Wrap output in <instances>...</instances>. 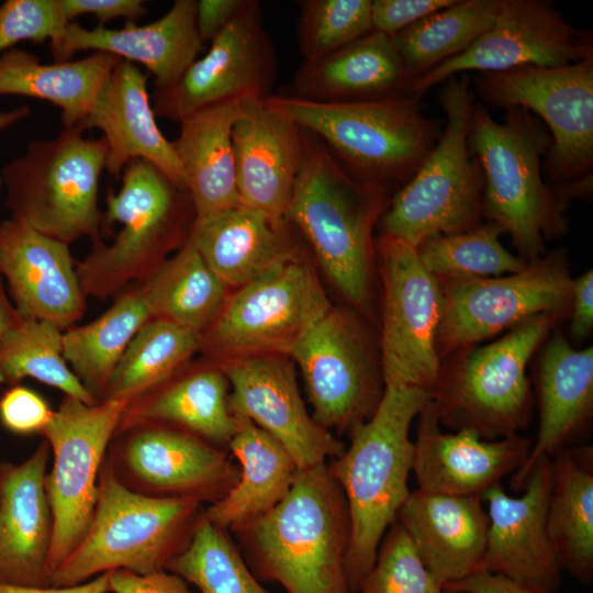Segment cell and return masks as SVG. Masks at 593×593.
<instances>
[{
    "instance_id": "cell-57",
    "label": "cell",
    "mask_w": 593,
    "mask_h": 593,
    "mask_svg": "<svg viewBox=\"0 0 593 593\" xmlns=\"http://www.w3.org/2000/svg\"><path fill=\"white\" fill-rule=\"evenodd\" d=\"M3 187V182H2V179H1V176H0V189Z\"/></svg>"
},
{
    "instance_id": "cell-40",
    "label": "cell",
    "mask_w": 593,
    "mask_h": 593,
    "mask_svg": "<svg viewBox=\"0 0 593 593\" xmlns=\"http://www.w3.org/2000/svg\"><path fill=\"white\" fill-rule=\"evenodd\" d=\"M201 345V335L166 320L150 318L121 357L103 401L128 403L179 371Z\"/></svg>"
},
{
    "instance_id": "cell-14",
    "label": "cell",
    "mask_w": 593,
    "mask_h": 593,
    "mask_svg": "<svg viewBox=\"0 0 593 593\" xmlns=\"http://www.w3.org/2000/svg\"><path fill=\"white\" fill-rule=\"evenodd\" d=\"M443 315L437 349L443 361L538 314H570L573 278L564 250L497 277L438 279Z\"/></svg>"
},
{
    "instance_id": "cell-15",
    "label": "cell",
    "mask_w": 593,
    "mask_h": 593,
    "mask_svg": "<svg viewBox=\"0 0 593 593\" xmlns=\"http://www.w3.org/2000/svg\"><path fill=\"white\" fill-rule=\"evenodd\" d=\"M382 280L380 360L384 385L432 393L441 360L437 336L443 315L439 280L417 249L387 235L374 243Z\"/></svg>"
},
{
    "instance_id": "cell-47",
    "label": "cell",
    "mask_w": 593,
    "mask_h": 593,
    "mask_svg": "<svg viewBox=\"0 0 593 593\" xmlns=\"http://www.w3.org/2000/svg\"><path fill=\"white\" fill-rule=\"evenodd\" d=\"M53 414L40 393L22 384L9 387L0 396V423L15 435H41Z\"/></svg>"
},
{
    "instance_id": "cell-51",
    "label": "cell",
    "mask_w": 593,
    "mask_h": 593,
    "mask_svg": "<svg viewBox=\"0 0 593 593\" xmlns=\"http://www.w3.org/2000/svg\"><path fill=\"white\" fill-rule=\"evenodd\" d=\"M444 589L448 593H558L538 584L486 571H479L458 581L446 583Z\"/></svg>"
},
{
    "instance_id": "cell-26",
    "label": "cell",
    "mask_w": 593,
    "mask_h": 593,
    "mask_svg": "<svg viewBox=\"0 0 593 593\" xmlns=\"http://www.w3.org/2000/svg\"><path fill=\"white\" fill-rule=\"evenodd\" d=\"M195 13V0H176L164 16L142 26L126 21L118 30L101 25L85 29L70 22L49 49L55 63L69 61L74 54L87 49L137 61L154 76L155 90H167L181 79L202 47Z\"/></svg>"
},
{
    "instance_id": "cell-23",
    "label": "cell",
    "mask_w": 593,
    "mask_h": 593,
    "mask_svg": "<svg viewBox=\"0 0 593 593\" xmlns=\"http://www.w3.org/2000/svg\"><path fill=\"white\" fill-rule=\"evenodd\" d=\"M0 273L21 318L46 321L66 331L86 313L69 245L21 220L0 223Z\"/></svg>"
},
{
    "instance_id": "cell-45",
    "label": "cell",
    "mask_w": 593,
    "mask_h": 593,
    "mask_svg": "<svg viewBox=\"0 0 593 593\" xmlns=\"http://www.w3.org/2000/svg\"><path fill=\"white\" fill-rule=\"evenodd\" d=\"M359 593H448L425 567L404 528L394 521L378 548Z\"/></svg>"
},
{
    "instance_id": "cell-21",
    "label": "cell",
    "mask_w": 593,
    "mask_h": 593,
    "mask_svg": "<svg viewBox=\"0 0 593 593\" xmlns=\"http://www.w3.org/2000/svg\"><path fill=\"white\" fill-rule=\"evenodd\" d=\"M550 486V458L544 457L529 470L521 496L508 495L501 483L481 495L488 504L489 529L479 571L558 592L562 568L547 526Z\"/></svg>"
},
{
    "instance_id": "cell-31",
    "label": "cell",
    "mask_w": 593,
    "mask_h": 593,
    "mask_svg": "<svg viewBox=\"0 0 593 593\" xmlns=\"http://www.w3.org/2000/svg\"><path fill=\"white\" fill-rule=\"evenodd\" d=\"M288 224L238 204L210 219L194 220L189 238L227 288H239L299 256Z\"/></svg>"
},
{
    "instance_id": "cell-17",
    "label": "cell",
    "mask_w": 593,
    "mask_h": 593,
    "mask_svg": "<svg viewBox=\"0 0 593 593\" xmlns=\"http://www.w3.org/2000/svg\"><path fill=\"white\" fill-rule=\"evenodd\" d=\"M105 461L118 480L134 492L201 504L222 499L238 479V470L219 446L156 423L116 430Z\"/></svg>"
},
{
    "instance_id": "cell-48",
    "label": "cell",
    "mask_w": 593,
    "mask_h": 593,
    "mask_svg": "<svg viewBox=\"0 0 593 593\" xmlns=\"http://www.w3.org/2000/svg\"><path fill=\"white\" fill-rule=\"evenodd\" d=\"M456 0H373L372 31L393 36L418 20L445 9Z\"/></svg>"
},
{
    "instance_id": "cell-30",
    "label": "cell",
    "mask_w": 593,
    "mask_h": 593,
    "mask_svg": "<svg viewBox=\"0 0 593 593\" xmlns=\"http://www.w3.org/2000/svg\"><path fill=\"white\" fill-rule=\"evenodd\" d=\"M410 78L392 37L371 31L315 60L303 61L293 78L294 97L347 102L407 93Z\"/></svg>"
},
{
    "instance_id": "cell-18",
    "label": "cell",
    "mask_w": 593,
    "mask_h": 593,
    "mask_svg": "<svg viewBox=\"0 0 593 593\" xmlns=\"http://www.w3.org/2000/svg\"><path fill=\"white\" fill-rule=\"evenodd\" d=\"M593 54L590 32L575 29L545 0H501L492 25L463 53L410 81L421 97L448 78L469 71L501 72L524 66L562 67Z\"/></svg>"
},
{
    "instance_id": "cell-24",
    "label": "cell",
    "mask_w": 593,
    "mask_h": 593,
    "mask_svg": "<svg viewBox=\"0 0 593 593\" xmlns=\"http://www.w3.org/2000/svg\"><path fill=\"white\" fill-rule=\"evenodd\" d=\"M417 418L412 471L424 492L481 496L519 470L533 445L519 434L486 440L470 430L446 433L430 399Z\"/></svg>"
},
{
    "instance_id": "cell-44",
    "label": "cell",
    "mask_w": 593,
    "mask_h": 593,
    "mask_svg": "<svg viewBox=\"0 0 593 593\" xmlns=\"http://www.w3.org/2000/svg\"><path fill=\"white\" fill-rule=\"evenodd\" d=\"M298 4L296 38L303 61L323 57L372 31L371 0H302Z\"/></svg>"
},
{
    "instance_id": "cell-36",
    "label": "cell",
    "mask_w": 593,
    "mask_h": 593,
    "mask_svg": "<svg viewBox=\"0 0 593 593\" xmlns=\"http://www.w3.org/2000/svg\"><path fill=\"white\" fill-rule=\"evenodd\" d=\"M120 60L94 52L78 60L43 64L35 54L12 47L0 54V96L48 101L60 109L64 128L77 127Z\"/></svg>"
},
{
    "instance_id": "cell-13",
    "label": "cell",
    "mask_w": 593,
    "mask_h": 593,
    "mask_svg": "<svg viewBox=\"0 0 593 593\" xmlns=\"http://www.w3.org/2000/svg\"><path fill=\"white\" fill-rule=\"evenodd\" d=\"M127 402L93 405L65 395L41 434L51 449L45 490L53 514L52 574L78 547L91 523L98 480Z\"/></svg>"
},
{
    "instance_id": "cell-52",
    "label": "cell",
    "mask_w": 593,
    "mask_h": 593,
    "mask_svg": "<svg viewBox=\"0 0 593 593\" xmlns=\"http://www.w3.org/2000/svg\"><path fill=\"white\" fill-rule=\"evenodd\" d=\"M247 0L197 1L195 22L202 43L212 42L240 12Z\"/></svg>"
},
{
    "instance_id": "cell-12",
    "label": "cell",
    "mask_w": 593,
    "mask_h": 593,
    "mask_svg": "<svg viewBox=\"0 0 593 593\" xmlns=\"http://www.w3.org/2000/svg\"><path fill=\"white\" fill-rule=\"evenodd\" d=\"M475 90L490 104L519 107L546 123L551 138L546 155L551 189L592 177L593 54L562 67L524 66L479 74Z\"/></svg>"
},
{
    "instance_id": "cell-55",
    "label": "cell",
    "mask_w": 593,
    "mask_h": 593,
    "mask_svg": "<svg viewBox=\"0 0 593 593\" xmlns=\"http://www.w3.org/2000/svg\"><path fill=\"white\" fill-rule=\"evenodd\" d=\"M20 318V315L7 294L3 278L0 273V342L5 333L12 328Z\"/></svg>"
},
{
    "instance_id": "cell-38",
    "label": "cell",
    "mask_w": 593,
    "mask_h": 593,
    "mask_svg": "<svg viewBox=\"0 0 593 593\" xmlns=\"http://www.w3.org/2000/svg\"><path fill=\"white\" fill-rule=\"evenodd\" d=\"M153 318L202 335L222 309L226 284L203 260L190 238L141 282Z\"/></svg>"
},
{
    "instance_id": "cell-5",
    "label": "cell",
    "mask_w": 593,
    "mask_h": 593,
    "mask_svg": "<svg viewBox=\"0 0 593 593\" xmlns=\"http://www.w3.org/2000/svg\"><path fill=\"white\" fill-rule=\"evenodd\" d=\"M567 315H535L494 342L444 359L430 393L440 425L486 440L519 434L530 422L535 401L527 365Z\"/></svg>"
},
{
    "instance_id": "cell-8",
    "label": "cell",
    "mask_w": 593,
    "mask_h": 593,
    "mask_svg": "<svg viewBox=\"0 0 593 593\" xmlns=\"http://www.w3.org/2000/svg\"><path fill=\"white\" fill-rule=\"evenodd\" d=\"M300 127L316 135L339 165L361 181H409L436 144V131L422 113L421 97L316 102L267 96Z\"/></svg>"
},
{
    "instance_id": "cell-56",
    "label": "cell",
    "mask_w": 593,
    "mask_h": 593,
    "mask_svg": "<svg viewBox=\"0 0 593 593\" xmlns=\"http://www.w3.org/2000/svg\"><path fill=\"white\" fill-rule=\"evenodd\" d=\"M30 114L31 109L27 105H21L9 111L0 112V133L29 118Z\"/></svg>"
},
{
    "instance_id": "cell-49",
    "label": "cell",
    "mask_w": 593,
    "mask_h": 593,
    "mask_svg": "<svg viewBox=\"0 0 593 593\" xmlns=\"http://www.w3.org/2000/svg\"><path fill=\"white\" fill-rule=\"evenodd\" d=\"M112 593H194L189 583L168 570L136 573L125 569L109 571Z\"/></svg>"
},
{
    "instance_id": "cell-11",
    "label": "cell",
    "mask_w": 593,
    "mask_h": 593,
    "mask_svg": "<svg viewBox=\"0 0 593 593\" xmlns=\"http://www.w3.org/2000/svg\"><path fill=\"white\" fill-rule=\"evenodd\" d=\"M332 304L300 255L277 264L237 288L201 335V349L225 359L290 355Z\"/></svg>"
},
{
    "instance_id": "cell-22",
    "label": "cell",
    "mask_w": 593,
    "mask_h": 593,
    "mask_svg": "<svg viewBox=\"0 0 593 593\" xmlns=\"http://www.w3.org/2000/svg\"><path fill=\"white\" fill-rule=\"evenodd\" d=\"M238 105L232 143L239 204L284 223L303 159V130L266 97L243 98Z\"/></svg>"
},
{
    "instance_id": "cell-6",
    "label": "cell",
    "mask_w": 593,
    "mask_h": 593,
    "mask_svg": "<svg viewBox=\"0 0 593 593\" xmlns=\"http://www.w3.org/2000/svg\"><path fill=\"white\" fill-rule=\"evenodd\" d=\"M118 193L108 191L102 226L121 224L110 245L93 242L91 251L76 261V272L87 296L105 300L132 282H143L181 247L194 222L187 190L175 186L144 159L126 164Z\"/></svg>"
},
{
    "instance_id": "cell-20",
    "label": "cell",
    "mask_w": 593,
    "mask_h": 593,
    "mask_svg": "<svg viewBox=\"0 0 593 593\" xmlns=\"http://www.w3.org/2000/svg\"><path fill=\"white\" fill-rule=\"evenodd\" d=\"M230 383L228 405L277 439L298 469L336 458L345 445L309 414L301 396L293 361L283 355H247L222 361Z\"/></svg>"
},
{
    "instance_id": "cell-9",
    "label": "cell",
    "mask_w": 593,
    "mask_h": 593,
    "mask_svg": "<svg viewBox=\"0 0 593 593\" xmlns=\"http://www.w3.org/2000/svg\"><path fill=\"white\" fill-rule=\"evenodd\" d=\"M444 82L438 101L446 114L445 128L381 216L382 235L415 248L432 236L459 234L482 224L483 177L468 146L473 107L469 76Z\"/></svg>"
},
{
    "instance_id": "cell-1",
    "label": "cell",
    "mask_w": 593,
    "mask_h": 593,
    "mask_svg": "<svg viewBox=\"0 0 593 593\" xmlns=\"http://www.w3.org/2000/svg\"><path fill=\"white\" fill-rule=\"evenodd\" d=\"M304 152L286 219L306 239L326 277L360 313L372 315L373 227L390 199L387 184L350 176L313 133Z\"/></svg>"
},
{
    "instance_id": "cell-10",
    "label": "cell",
    "mask_w": 593,
    "mask_h": 593,
    "mask_svg": "<svg viewBox=\"0 0 593 593\" xmlns=\"http://www.w3.org/2000/svg\"><path fill=\"white\" fill-rule=\"evenodd\" d=\"M107 156L104 137L85 138L77 127L29 143L0 175L11 217L67 245L80 237L99 240L98 191Z\"/></svg>"
},
{
    "instance_id": "cell-50",
    "label": "cell",
    "mask_w": 593,
    "mask_h": 593,
    "mask_svg": "<svg viewBox=\"0 0 593 593\" xmlns=\"http://www.w3.org/2000/svg\"><path fill=\"white\" fill-rule=\"evenodd\" d=\"M60 2L69 22L76 16L92 14L101 26L116 18L136 23L147 12L143 0H60Z\"/></svg>"
},
{
    "instance_id": "cell-53",
    "label": "cell",
    "mask_w": 593,
    "mask_h": 593,
    "mask_svg": "<svg viewBox=\"0 0 593 593\" xmlns=\"http://www.w3.org/2000/svg\"><path fill=\"white\" fill-rule=\"evenodd\" d=\"M572 284L570 334L575 340H583L593 327V270L574 278Z\"/></svg>"
},
{
    "instance_id": "cell-54",
    "label": "cell",
    "mask_w": 593,
    "mask_h": 593,
    "mask_svg": "<svg viewBox=\"0 0 593 593\" xmlns=\"http://www.w3.org/2000/svg\"><path fill=\"white\" fill-rule=\"evenodd\" d=\"M109 572L69 586L29 588L0 583V593H108Z\"/></svg>"
},
{
    "instance_id": "cell-32",
    "label": "cell",
    "mask_w": 593,
    "mask_h": 593,
    "mask_svg": "<svg viewBox=\"0 0 593 593\" xmlns=\"http://www.w3.org/2000/svg\"><path fill=\"white\" fill-rule=\"evenodd\" d=\"M238 101L200 109L180 123L172 146L181 164L194 220H205L239 204L232 130Z\"/></svg>"
},
{
    "instance_id": "cell-7",
    "label": "cell",
    "mask_w": 593,
    "mask_h": 593,
    "mask_svg": "<svg viewBox=\"0 0 593 593\" xmlns=\"http://www.w3.org/2000/svg\"><path fill=\"white\" fill-rule=\"evenodd\" d=\"M203 513L202 504L194 500L130 490L104 458L89 528L52 574L51 585H76L116 569L142 574L166 570L189 545Z\"/></svg>"
},
{
    "instance_id": "cell-35",
    "label": "cell",
    "mask_w": 593,
    "mask_h": 593,
    "mask_svg": "<svg viewBox=\"0 0 593 593\" xmlns=\"http://www.w3.org/2000/svg\"><path fill=\"white\" fill-rule=\"evenodd\" d=\"M548 533L562 569L593 580V448L572 445L550 458Z\"/></svg>"
},
{
    "instance_id": "cell-27",
    "label": "cell",
    "mask_w": 593,
    "mask_h": 593,
    "mask_svg": "<svg viewBox=\"0 0 593 593\" xmlns=\"http://www.w3.org/2000/svg\"><path fill=\"white\" fill-rule=\"evenodd\" d=\"M148 75L121 59L101 87L82 132L99 128L108 145L107 171L119 178L126 164L144 159L157 167L175 186L186 188V177L172 142L160 132L147 91Z\"/></svg>"
},
{
    "instance_id": "cell-28",
    "label": "cell",
    "mask_w": 593,
    "mask_h": 593,
    "mask_svg": "<svg viewBox=\"0 0 593 593\" xmlns=\"http://www.w3.org/2000/svg\"><path fill=\"white\" fill-rule=\"evenodd\" d=\"M539 429L524 466L512 474L513 490L522 491L532 467L575 445L593 416V348H573L560 334L544 347L535 377Z\"/></svg>"
},
{
    "instance_id": "cell-33",
    "label": "cell",
    "mask_w": 593,
    "mask_h": 593,
    "mask_svg": "<svg viewBox=\"0 0 593 593\" xmlns=\"http://www.w3.org/2000/svg\"><path fill=\"white\" fill-rule=\"evenodd\" d=\"M181 370V369H180ZM180 370L131 400L119 429L144 423L174 426L216 446L228 444L236 429L230 410V383L221 368Z\"/></svg>"
},
{
    "instance_id": "cell-41",
    "label": "cell",
    "mask_w": 593,
    "mask_h": 593,
    "mask_svg": "<svg viewBox=\"0 0 593 593\" xmlns=\"http://www.w3.org/2000/svg\"><path fill=\"white\" fill-rule=\"evenodd\" d=\"M63 333L49 322L20 318L0 342V384L11 387L32 378L86 404L99 403L66 362Z\"/></svg>"
},
{
    "instance_id": "cell-3",
    "label": "cell",
    "mask_w": 593,
    "mask_h": 593,
    "mask_svg": "<svg viewBox=\"0 0 593 593\" xmlns=\"http://www.w3.org/2000/svg\"><path fill=\"white\" fill-rule=\"evenodd\" d=\"M429 399L430 393L418 388L384 385L372 416L353 428L349 447L328 466L349 513L345 573L350 593L358 592L381 539L411 493L410 427Z\"/></svg>"
},
{
    "instance_id": "cell-42",
    "label": "cell",
    "mask_w": 593,
    "mask_h": 593,
    "mask_svg": "<svg viewBox=\"0 0 593 593\" xmlns=\"http://www.w3.org/2000/svg\"><path fill=\"white\" fill-rule=\"evenodd\" d=\"M503 228L492 222L454 235H436L416 249L424 267L437 279L497 277L523 270L528 262L501 243Z\"/></svg>"
},
{
    "instance_id": "cell-25",
    "label": "cell",
    "mask_w": 593,
    "mask_h": 593,
    "mask_svg": "<svg viewBox=\"0 0 593 593\" xmlns=\"http://www.w3.org/2000/svg\"><path fill=\"white\" fill-rule=\"evenodd\" d=\"M51 449L43 439L23 461L0 462V583L51 586L53 514L45 490Z\"/></svg>"
},
{
    "instance_id": "cell-43",
    "label": "cell",
    "mask_w": 593,
    "mask_h": 593,
    "mask_svg": "<svg viewBox=\"0 0 593 593\" xmlns=\"http://www.w3.org/2000/svg\"><path fill=\"white\" fill-rule=\"evenodd\" d=\"M166 570L200 593H271L260 584L226 530L204 513L187 548L168 562Z\"/></svg>"
},
{
    "instance_id": "cell-4",
    "label": "cell",
    "mask_w": 593,
    "mask_h": 593,
    "mask_svg": "<svg viewBox=\"0 0 593 593\" xmlns=\"http://www.w3.org/2000/svg\"><path fill=\"white\" fill-rule=\"evenodd\" d=\"M505 110L499 123L473 104L468 146L483 169L482 217L500 225L530 262L546 255V240L568 232V221L541 174L551 145L548 130L526 109Z\"/></svg>"
},
{
    "instance_id": "cell-37",
    "label": "cell",
    "mask_w": 593,
    "mask_h": 593,
    "mask_svg": "<svg viewBox=\"0 0 593 593\" xmlns=\"http://www.w3.org/2000/svg\"><path fill=\"white\" fill-rule=\"evenodd\" d=\"M153 318L142 284L120 293L99 317L63 333V355L88 393L103 401L110 378L139 328Z\"/></svg>"
},
{
    "instance_id": "cell-39",
    "label": "cell",
    "mask_w": 593,
    "mask_h": 593,
    "mask_svg": "<svg viewBox=\"0 0 593 593\" xmlns=\"http://www.w3.org/2000/svg\"><path fill=\"white\" fill-rule=\"evenodd\" d=\"M501 0H456L392 36L410 81L467 51L493 23Z\"/></svg>"
},
{
    "instance_id": "cell-19",
    "label": "cell",
    "mask_w": 593,
    "mask_h": 593,
    "mask_svg": "<svg viewBox=\"0 0 593 593\" xmlns=\"http://www.w3.org/2000/svg\"><path fill=\"white\" fill-rule=\"evenodd\" d=\"M276 74V53L261 7L247 0L212 40L208 53L195 59L174 87L155 90L153 110L156 116L179 123L215 103L269 96Z\"/></svg>"
},
{
    "instance_id": "cell-34",
    "label": "cell",
    "mask_w": 593,
    "mask_h": 593,
    "mask_svg": "<svg viewBox=\"0 0 593 593\" xmlns=\"http://www.w3.org/2000/svg\"><path fill=\"white\" fill-rule=\"evenodd\" d=\"M228 447L238 460V479L204 510L215 526L237 530L273 508L290 491L298 467L284 447L251 421L234 415Z\"/></svg>"
},
{
    "instance_id": "cell-16",
    "label": "cell",
    "mask_w": 593,
    "mask_h": 593,
    "mask_svg": "<svg viewBox=\"0 0 593 593\" xmlns=\"http://www.w3.org/2000/svg\"><path fill=\"white\" fill-rule=\"evenodd\" d=\"M289 356L301 371L312 416L322 427L350 433L372 416L384 391L381 360L355 316L331 306Z\"/></svg>"
},
{
    "instance_id": "cell-2",
    "label": "cell",
    "mask_w": 593,
    "mask_h": 593,
    "mask_svg": "<svg viewBox=\"0 0 593 593\" xmlns=\"http://www.w3.org/2000/svg\"><path fill=\"white\" fill-rule=\"evenodd\" d=\"M235 532L256 578L277 582L287 593H350L349 513L326 462L299 469L273 508Z\"/></svg>"
},
{
    "instance_id": "cell-46",
    "label": "cell",
    "mask_w": 593,
    "mask_h": 593,
    "mask_svg": "<svg viewBox=\"0 0 593 593\" xmlns=\"http://www.w3.org/2000/svg\"><path fill=\"white\" fill-rule=\"evenodd\" d=\"M68 23L60 0H5L0 4V54L23 41L53 44Z\"/></svg>"
},
{
    "instance_id": "cell-29",
    "label": "cell",
    "mask_w": 593,
    "mask_h": 593,
    "mask_svg": "<svg viewBox=\"0 0 593 593\" xmlns=\"http://www.w3.org/2000/svg\"><path fill=\"white\" fill-rule=\"evenodd\" d=\"M481 496L411 491L395 521L404 528L425 567L443 583L480 570L489 516Z\"/></svg>"
}]
</instances>
